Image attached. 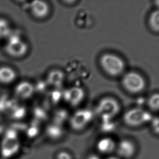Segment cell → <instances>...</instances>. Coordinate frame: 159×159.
Listing matches in <instances>:
<instances>
[{
    "label": "cell",
    "mask_w": 159,
    "mask_h": 159,
    "mask_svg": "<svg viewBox=\"0 0 159 159\" xmlns=\"http://www.w3.org/2000/svg\"><path fill=\"white\" fill-rule=\"evenodd\" d=\"M11 32L9 22L7 20L0 18V38L8 37Z\"/></svg>",
    "instance_id": "16"
},
{
    "label": "cell",
    "mask_w": 159,
    "mask_h": 159,
    "mask_svg": "<svg viewBox=\"0 0 159 159\" xmlns=\"http://www.w3.org/2000/svg\"><path fill=\"white\" fill-rule=\"evenodd\" d=\"M99 62L104 71L112 77L120 75L125 69V63L122 59L112 54H104L100 58Z\"/></svg>",
    "instance_id": "2"
},
{
    "label": "cell",
    "mask_w": 159,
    "mask_h": 159,
    "mask_svg": "<svg viewBox=\"0 0 159 159\" xmlns=\"http://www.w3.org/2000/svg\"><path fill=\"white\" fill-rule=\"evenodd\" d=\"M86 159H102L101 157H99V155L97 154L92 153L90 154L86 157Z\"/></svg>",
    "instance_id": "23"
},
{
    "label": "cell",
    "mask_w": 159,
    "mask_h": 159,
    "mask_svg": "<svg viewBox=\"0 0 159 159\" xmlns=\"http://www.w3.org/2000/svg\"><path fill=\"white\" fill-rule=\"evenodd\" d=\"M152 119L151 114L139 108L129 110L123 116L125 123L131 127H139L150 122Z\"/></svg>",
    "instance_id": "4"
},
{
    "label": "cell",
    "mask_w": 159,
    "mask_h": 159,
    "mask_svg": "<svg viewBox=\"0 0 159 159\" xmlns=\"http://www.w3.org/2000/svg\"><path fill=\"white\" fill-rule=\"evenodd\" d=\"M120 159L118 157H117V156H111V155H110L109 157H106V159Z\"/></svg>",
    "instance_id": "25"
},
{
    "label": "cell",
    "mask_w": 159,
    "mask_h": 159,
    "mask_svg": "<svg viewBox=\"0 0 159 159\" xmlns=\"http://www.w3.org/2000/svg\"><path fill=\"white\" fill-rule=\"evenodd\" d=\"M4 125L2 124H0V135H1L3 134H4L5 131Z\"/></svg>",
    "instance_id": "24"
},
{
    "label": "cell",
    "mask_w": 159,
    "mask_h": 159,
    "mask_svg": "<svg viewBox=\"0 0 159 159\" xmlns=\"http://www.w3.org/2000/svg\"><path fill=\"white\" fill-rule=\"evenodd\" d=\"M120 107L115 99L104 98L99 101L96 107V113L103 120H111L118 114Z\"/></svg>",
    "instance_id": "3"
},
{
    "label": "cell",
    "mask_w": 159,
    "mask_h": 159,
    "mask_svg": "<svg viewBox=\"0 0 159 159\" xmlns=\"http://www.w3.org/2000/svg\"><path fill=\"white\" fill-rule=\"evenodd\" d=\"M5 50L7 53L11 57L21 58L26 55L28 52V48L27 44L22 40L21 37L11 33Z\"/></svg>",
    "instance_id": "5"
},
{
    "label": "cell",
    "mask_w": 159,
    "mask_h": 159,
    "mask_svg": "<svg viewBox=\"0 0 159 159\" xmlns=\"http://www.w3.org/2000/svg\"><path fill=\"white\" fill-rule=\"evenodd\" d=\"M150 122L152 123V129L153 133L158 135L159 133V119L157 117L152 118Z\"/></svg>",
    "instance_id": "22"
},
{
    "label": "cell",
    "mask_w": 159,
    "mask_h": 159,
    "mask_svg": "<svg viewBox=\"0 0 159 159\" xmlns=\"http://www.w3.org/2000/svg\"><path fill=\"white\" fill-rule=\"evenodd\" d=\"M93 114L89 110H80L75 112L70 118V125L75 131H82L90 125Z\"/></svg>",
    "instance_id": "7"
},
{
    "label": "cell",
    "mask_w": 159,
    "mask_h": 159,
    "mask_svg": "<svg viewBox=\"0 0 159 159\" xmlns=\"http://www.w3.org/2000/svg\"><path fill=\"white\" fill-rule=\"evenodd\" d=\"M25 133L27 138L33 139L38 135L39 133V128L35 125H31L26 128Z\"/></svg>",
    "instance_id": "19"
},
{
    "label": "cell",
    "mask_w": 159,
    "mask_h": 159,
    "mask_svg": "<svg viewBox=\"0 0 159 159\" xmlns=\"http://www.w3.org/2000/svg\"><path fill=\"white\" fill-rule=\"evenodd\" d=\"M46 134L50 140H60L64 135V131L60 125L54 123L48 125L46 129Z\"/></svg>",
    "instance_id": "14"
},
{
    "label": "cell",
    "mask_w": 159,
    "mask_h": 159,
    "mask_svg": "<svg viewBox=\"0 0 159 159\" xmlns=\"http://www.w3.org/2000/svg\"><path fill=\"white\" fill-rule=\"evenodd\" d=\"M116 144L117 143L114 139L109 136H105L98 140L96 147L98 153L110 156L115 152Z\"/></svg>",
    "instance_id": "10"
},
{
    "label": "cell",
    "mask_w": 159,
    "mask_h": 159,
    "mask_svg": "<svg viewBox=\"0 0 159 159\" xmlns=\"http://www.w3.org/2000/svg\"><path fill=\"white\" fill-rule=\"evenodd\" d=\"M56 159H73V157L67 151H60L56 155Z\"/></svg>",
    "instance_id": "21"
},
{
    "label": "cell",
    "mask_w": 159,
    "mask_h": 159,
    "mask_svg": "<svg viewBox=\"0 0 159 159\" xmlns=\"http://www.w3.org/2000/svg\"><path fill=\"white\" fill-rule=\"evenodd\" d=\"M15 96L20 99H29L34 93V87L30 82L24 81L20 82L15 87Z\"/></svg>",
    "instance_id": "11"
},
{
    "label": "cell",
    "mask_w": 159,
    "mask_h": 159,
    "mask_svg": "<svg viewBox=\"0 0 159 159\" xmlns=\"http://www.w3.org/2000/svg\"><path fill=\"white\" fill-rule=\"evenodd\" d=\"M26 111L24 108H20L15 110L11 114V117L15 120H20L25 115Z\"/></svg>",
    "instance_id": "20"
},
{
    "label": "cell",
    "mask_w": 159,
    "mask_h": 159,
    "mask_svg": "<svg viewBox=\"0 0 159 159\" xmlns=\"http://www.w3.org/2000/svg\"><path fill=\"white\" fill-rule=\"evenodd\" d=\"M149 25L151 29L155 32H159V12L158 10L153 11L149 19Z\"/></svg>",
    "instance_id": "17"
},
{
    "label": "cell",
    "mask_w": 159,
    "mask_h": 159,
    "mask_svg": "<svg viewBox=\"0 0 159 159\" xmlns=\"http://www.w3.org/2000/svg\"><path fill=\"white\" fill-rule=\"evenodd\" d=\"M30 7L32 15L38 19L46 17L50 11L48 5L43 1H34L30 3Z\"/></svg>",
    "instance_id": "12"
},
{
    "label": "cell",
    "mask_w": 159,
    "mask_h": 159,
    "mask_svg": "<svg viewBox=\"0 0 159 159\" xmlns=\"http://www.w3.org/2000/svg\"><path fill=\"white\" fill-rule=\"evenodd\" d=\"M115 152L120 159H131L135 155L137 146L133 140L124 139L117 143Z\"/></svg>",
    "instance_id": "8"
},
{
    "label": "cell",
    "mask_w": 159,
    "mask_h": 159,
    "mask_svg": "<svg viewBox=\"0 0 159 159\" xmlns=\"http://www.w3.org/2000/svg\"><path fill=\"white\" fill-rule=\"evenodd\" d=\"M85 97L84 90L79 87H72L67 89L64 93V98L71 106H77Z\"/></svg>",
    "instance_id": "9"
},
{
    "label": "cell",
    "mask_w": 159,
    "mask_h": 159,
    "mask_svg": "<svg viewBox=\"0 0 159 159\" xmlns=\"http://www.w3.org/2000/svg\"><path fill=\"white\" fill-rule=\"evenodd\" d=\"M148 107L154 111H157L159 108V95L155 93L152 95L148 100Z\"/></svg>",
    "instance_id": "18"
},
{
    "label": "cell",
    "mask_w": 159,
    "mask_h": 159,
    "mask_svg": "<svg viewBox=\"0 0 159 159\" xmlns=\"http://www.w3.org/2000/svg\"><path fill=\"white\" fill-rule=\"evenodd\" d=\"M124 88L131 93H138L144 90L146 82L143 77L135 72H130L125 75L122 80Z\"/></svg>",
    "instance_id": "6"
},
{
    "label": "cell",
    "mask_w": 159,
    "mask_h": 159,
    "mask_svg": "<svg viewBox=\"0 0 159 159\" xmlns=\"http://www.w3.org/2000/svg\"><path fill=\"white\" fill-rule=\"evenodd\" d=\"M3 159V158H1V159Z\"/></svg>",
    "instance_id": "26"
},
{
    "label": "cell",
    "mask_w": 159,
    "mask_h": 159,
    "mask_svg": "<svg viewBox=\"0 0 159 159\" xmlns=\"http://www.w3.org/2000/svg\"><path fill=\"white\" fill-rule=\"evenodd\" d=\"M16 77L17 74L13 68L7 66L0 67V83L11 84L16 80Z\"/></svg>",
    "instance_id": "13"
},
{
    "label": "cell",
    "mask_w": 159,
    "mask_h": 159,
    "mask_svg": "<svg viewBox=\"0 0 159 159\" xmlns=\"http://www.w3.org/2000/svg\"><path fill=\"white\" fill-rule=\"evenodd\" d=\"M64 80V73L61 71L55 70L51 72L48 75V83L52 86L59 87L62 85Z\"/></svg>",
    "instance_id": "15"
},
{
    "label": "cell",
    "mask_w": 159,
    "mask_h": 159,
    "mask_svg": "<svg viewBox=\"0 0 159 159\" xmlns=\"http://www.w3.org/2000/svg\"><path fill=\"white\" fill-rule=\"evenodd\" d=\"M0 143V154L2 158L8 159L15 156L20 149L19 134L14 128L5 130Z\"/></svg>",
    "instance_id": "1"
}]
</instances>
